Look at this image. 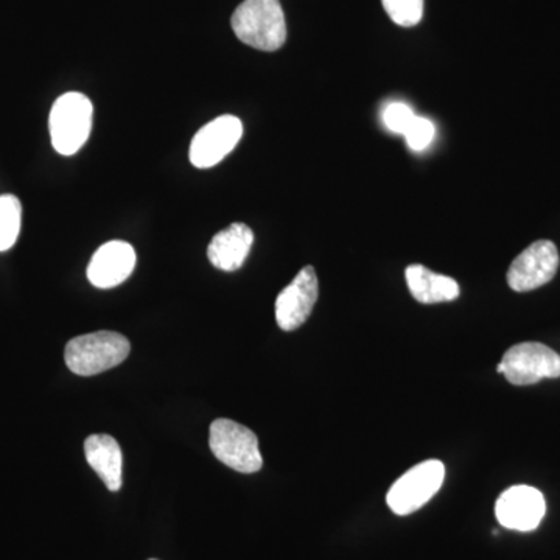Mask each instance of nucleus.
<instances>
[{"mask_svg": "<svg viewBox=\"0 0 560 560\" xmlns=\"http://www.w3.org/2000/svg\"><path fill=\"white\" fill-rule=\"evenodd\" d=\"M232 31L246 46L275 51L285 44L287 22L279 0H245L232 14Z\"/></svg>", "mask_w": 560, "mask_h": 560, "instance_id": "f257e3e1", "label": "nucleus"}, {"mask_svg": "<svg viewBox=\"0 0 560 560\" xmlns=\"http://www.w3.org/2000/svg\"><path fill=\"white\" fill-rule=\"evenodd\" d=\"M130 350L127 337L117 331L101 330L70 340L66 346L65 360L73 374L91 377L119 366L128 359Z\"/></svg>", "mask_w": 560, "mask_h": 560, "instance_id": "f03ea898", "label": "nucleus"}, {"mask_svg": "<svg viewBox=\"0 0 560 560\" xmlns=\"http://www.w3.org/2000/svg\"><path fill=\"white\" fill-rule=\"evenodd\" d=\"M92 103L80 92H68L54 103L49 117L51 145L62 154L72 156L88 142L92 128Z\"/></svg>", "mask_w": 560, "mask_h": 560, "instance_id": "7ed1b4c3", "label": "nucleus"}, {"mask_svg": "<svg viewBox=\"0 0 560 560\" xmlns=\"http://www.w3.org/2000/svg\"><path fill=\"white\" fill-rule=\"evenodd\" d=\"M209 447L224 466L241 474H256L264 466L256 434L234 420L217 419L210 423Z\"/></svg>", "mask_w": 560, "mask_h": 560, "instance_id": "20e7f679", "label": "nucleus"}, {"mask_svg": "<svg viewBox=\"0 0 560 560\" xmlns=\"http://www.w3.org/2000/svg\"><path fill=\"white\" fill-rule=\"evenodd\" d=\"M497 371L515 386L560 377V355L540 342H522L504 353Z\"/></svg>", "mask_w": 560, "mask_h": 560, "instance_id": "39448f33", "label": "nucleus"}, {"mask_svg": "<svg viewBox=\"0 0 560 560\" xmlns=\"http://www.w3.org/2000/svg\"><path fill=\"white\" fill-rule=\"evenodd\" d=\"M444 478L445 467L441 460L430 459L412 467L389 489L386 501L390 511L397 515H410L420 510L440 492Z\"/></svg>", "mask_w": 560, "mask_h": 560, "instance_id": "423d86ee", "label": "nucleus"}, {"mask_svg": "<svg viewBox=\"0 0 560 560\" xmlns=\"http://www.w3.org/2000/svg\"><path fill=\"white\" fill-rule=\"evenodd\" d=\"M559 250L550 241H539L528 246L512 261L508 283L514 291L526 293L547 285L559 270Z\"/></svg>", "mask_w": 560, "mask_h": 560, "instance_id": "0eeeda50", "label": "nucleus"}, {"mask_svg": "<svg viewBox=\"0 0 560 560\" xmlns=\"http://www.w3.org/2000/svg\"><path fill=\"white\" fill-rule=\"evenodd\" d=\"M243 125L235 116H221L209 121L190 143V162L197 168H210L223 161L241 142Z\"/></svg>", "mask_w": 560, "mask_h": 560, "instance_id": "6e6552de", "label": "nucleus"}, {"mask_svg": "<svg viewBox=\"0 0 560 560\" xmlns=\"http://www.w3.org/2000/svg\"><path fill=\"white\" fill-rule=\"evenodd\" d=\"M318 293L319 283L315 268H302L276 301V320L280 329L285 331L300 329L312 315L313 307L318 301Z\"/></svg>", "mask_w": 560, "mask_h": 560, "instance_id": "1a4fd4ad", "label": "nucleus"}, {"mask_svg": "<svg viewBox=\"0 0 560 560\" xmlns=\"http://www.w3.org/2000/svg\"><path fill=\"white\" fill-rule=\"evenodd\" d=\"M547 504L539 490L530 486H514L497 500L495 515L501 526L514 530H533L540 525Z\"/></svg>", "mask_w": 560, "mask_h": 560, "instance_id": "9d476101", "label": "nucleus"}, {"mask_svg": "<svg viewBox=\"0 0 560 560\" xmlns=\"http://www.w3.org/2000/svg\"><path fill=\"white\" fill-rule=\"evenodd\" d=\"M136 268V250L130 243H105L92 256L88 279L97 289H114L130 278Z\"/></svg>", "mask_w": 560, "mask_h": 560, "instance_id": "9b49d317", "label": "nucleus"}, {"mask_svg": "<svg viewBox=\"0 0 560 560\" xmlns=\"http://www.w3.org/2000/svg\"><path fill=\"white\" fill-rule=\"evenodd\" d=\"M254 234L243 223H232L226 230L219 232L209 243L208 257L213 267L221 271H237L249 256Z\"/></svg>", "mask_w": 560, "mask_h": 560, "instance_id": "f8f14e48", "label": "nucleus"}, {"mask_svg": "<svg viewBox=\"0 0 560 560\" xmlns=\"http://www.w3.org/2000/svg\"><path fill=\"white\" fill-rule=\"evenodd\" d=\"M84 456L110 492L120 490L124 455L119 442L109 434H92L84 441Z\"/></svg>", "mask_w": 560, "mask_h": 560, "instance_id": "ddd939ff", "label": "nucleus"}, {"mask_svg": "<svg viewBox=\"0 0 560 560\" xmlns=\"http://www.w3.org/2000/svg\"><path fill=\"white\" fill-rule=\"evenodd\" d=\"M408 289L420 304H440L455 301L459 296L458 282L448 276L430 271L423 265H411L405 272Z\"/></svg>", "mask_w": 560, "mask_h": 560, "instance_id": "4468645a", "label": "nucleus"}, {"mask_svg": "<svg viewBox=\"0 0 560 560\" xmlns=\"http://www.w3.org/2000/svg\"><path fill=\"white\" fill-rule=\"evenodd\" d=\"M22 206L14 195L0 197V250L13 248L20 237Z\"/></svg>", "mask_w": 560, "mask_h": 560, "instance_id": "2eb2a0df", "label": "nucleus"}, {"mask_svg": "<svg viewBox=\"0 0 560 560\" xmlns=\"http://www.w3.org/2000/svg\"><path fill=\"white\" fill-rule=\"evenodd\" d=\"M383 9L394 24L415 27L423 18L425 0H382Z\"/></svg>", "mask_w": 560, "mask_h": 560, "instance_id": "dca6fc26", "label": "nucleus"}, {"mask_svg": "<svg viewBox=\"0 0 560 560\" xmlns=\"http://www.w3.org/2000/svg\"><path fill=\"white\" fill-rule=\"evenodd\" d=\"M416 114L412 113L410 106L405 103H390L388 108L383 113V121L390 132L396 135H405V131L415 120Z\"/></svg>", "mask_w": 560, "mask_h": 560, "instance_id": "f3484780", "label": "nucleus"}, {"mask_svg": "<svg viewBox=\"0 0 560 560\" xmlns=\"http://www.w3.org/2000/svg\"><path fill=\"white\" fill-rule=\"evenodd\" d=\"M434 132L436 130H434V125L430 120L416 116L404 136L410 149L420 151L430 145L431 140L434 139Z\"/></svg>", "mask_w": 560, "mask_h": 560, "instance_id": "a211bd4d", "label": "nucleus"}, {"mask_svg": "<svg viewBox=\"0 0 560 560\" xmlns=\"http://www.w3.org/2000/svg\"><path fill=\"white\" fill-rule=\"evenodd\" d=\"M149 560H158V559H149Z\"/></svg>", "mask_w": 560, "mask_h": 560, "instance_id": "6ab92c4d", "label": "nucleus"}]
</instances>
